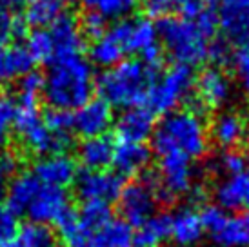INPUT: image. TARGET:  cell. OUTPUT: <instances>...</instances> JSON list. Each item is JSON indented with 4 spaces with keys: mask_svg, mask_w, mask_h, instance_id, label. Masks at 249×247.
Masks as SVG:
<instances>
[{
    "mask_svg": "<svg viewBox=\"0 0 249 247\" xmlns=\"http://www.w3.org/2000/svg\"><path fill=\"white\" fill-rule=\"evenodd\" d=\"M93 88L95 76L89 62L80 55L66 56L49 64L42 95L49 107L73 111L89 100Z\"/></svg>",
    "mask_w": 249,
    "mask_h": 247,
    "instance_id": "cell-1",
    "label": "cell"
},
{
    "mask_svg": "<svg viewBox=\"0 0 249 247\" xmlns=\"http://www.w3.org/2000/svg\"><path fill=\"white\" fill-rule=\"evenodd\" d=\"M153 151L157 155L182 153L187 158H202L208 151V127L202 115L191 109L171 111L153 131Z\"/></svg>",
    "mask_w": 249,
    "mask_h": 247,
    "instance_id": "cell-2",
    "label": "cell"
},
{
    "mask_svg": "<svg viewBox=\"0 0 249 247\" xmlns=\"http://www.w3.org/2000/svg\"><path fill=\"white\" fill-rule=\"evenodd\" d=\"M157 78V69L142 60H122L97 78L100 98L117 107H137L147 98L149 88Z\"/></svg>",
    "mask_w": 249,
    "mask_h": 247,
    "instance_id": "cell-3",
    "label": "cell"
},
{
    "mask_svg": "<svg viewBox=\"0 0 249 247\" xmlns=\"http://www.w3.org/2000/svg\"><path fill=\"white\" fill-rule=\"evenodd\" d=\"M157 33L160 46L166 49L177 64L198 66L208 60L209 38L195 20H187L182 17H162L157 24Z\"/></svg>",
    "mask_w": 249,
    "mask_h": 247,
    "instance_id": "cell-4",
    "label": "cell"
},
{
    "mask_svg": "<svg viewBox=\"0 0 249 247\" xmlns=\"http://www.w3.org/2000/svg\"><path fill=\"white\" fill-rule=\"evenodd\" d=\"M11 124H13L17 135L20 137L22 144L35 155H40V157L56 155V153H64L71 145V142L60 140L49 133L42 120L38 106L17 104V107H13Z\"/></svg>",
    "mask_w": 249,
    "mask_h": 247,
    "instance_id": "cell-5",
    "label": "cell"
},
{
    "mask_svg": "<svg viewBox=\"0 0 249 247\" xmlns=\"http://www.w3.org/2000/svg\"><path fill=\"white\" fill-rule=\"evenodd\" d=\"M195 86L193 68L186 64H175L160 78H155L149 88L145 104L153 113L167 115L186 100Z\"/></svg>",
    "mask_w": 249,
    "mask_h": 247,
    "instance_id": "cell-6",
    "label": "cell"
},
{
    "mask_svg": "<svg viewBox=\"0 0 249 247\" xmlns=\"http://www.w3.org/2000/svg\"><path fill=\"white\" fill-rule=\"evenodd\" d=\"M117 200L122 218L131 227L142 226L145 220L155 214L159 206L157 175H145L144 178L124 185Z\"/></svg>",
    "mask_w": 249,
    "mask_h": 247,
    "instance_id": "cell-7",
    "label": "cell"
},
{
    "mask_svg": "<svg viewBox=\"0 0 249 247\" xmlns=\"http://www.w3.org/2000/svg\"><path fill=\"white\" fill-rule=\"evenodd\" d=\"M75 194L80 202H115L120 196V191L124 187V178L118 173L107 171H91L84 169L80 175H76L75 180Z\"/></svg>",
    "mask_w": 249,
    "mask_h": 247,
    "instance_id": "cell-8",
    "label": "cell"
},
{
    "mask_svg": "<svg viewBox=\"0 0 249 247\" xmlns=\"http://www.w3.org/2000/svg\"><path fill=\"white\" fill-rule=\"evenodd\" d=\"M106 33L111 35L125 53L142 55L147 48L159 44L157 26L149 18H120Z\"/></svg>",
    "mask_w": 249,
    "mask_h": 247,
    "instance_id": "cell-9",
    "label": "cell"
},
{
    "mask_svg": "<svg viewBox=\"0 0 249 247\" xmlns=\"http://www.w3.org/2000/svg\"><path fill=\"white\" fill-rule=\"evenodd\" d=\"M216 24L228 44L249 49V0H220Z\"/></svg>",
    "mask_w": 249,
    "mask_h": 247,
    "instance_id": "cell-10",
    "label": "cell"
},
{
    "mask_svg": "<svg viewBox=\"0 0 249 247\" xmlns=\"http://www.w3.org/2000/svg\"><path fill=\"white\" fill-rule=\"evenodd\" d=\"M113 122L111 106L102 98H89L73 113V131L80 137L91 138L104 135Z\"/></svg>",
    "mask_w": 249,
    "mask_h": 247,
    "instance_id": "cell-11",
    "label": "cell"
},
{
    "mask_svg": "<svg viewBox=\"0 0 249 247\" xmlns=\"http://www.w3.org/2000/svg\"><path fill=\"white\" fill-rule=\"evenodd\" d=\"M68 207H70V200H68V193L64 191V187L42 184L24 214L33 224L44 226V224H53Z\"/></svg>",
    "mask_w": 249,
    "mask_h": 247,
    "instance_id": "cell-12",
    "label": "cell"
},
{
    "mask_svg": "<svg viewBox=\"0 0 249 247\" xmlns=\"http://www.w3.org/2000/svg\"><path fill=\"white\" fill-rule=\"evenodd\" d=\"M49 35H51L53 48H55L53 60L80 55V51L84 48V35L80 31V24H78V20H76L73 15H68V13L60 15L49 26Z\"/></svg>",
    "mask_w": 249,
    "mask_h": 247,
    "instance_id": "cell-13",
    "label": "cell"
},
{
    "mask_svg": "<svg viewBox=\"0 0 249 247\" xmlns=\"http://www.w3.org/2000/svg\"><path fill=\"white\" fill-rule=\"evenodd\" d=\"M118 140L145 142L155 131V113L149 107H127L115 124Z\"/></svg>",
    "mask_w": 249,
    "mask_h": 247,
    "instance_id": "cell-14",
    "label": "cell"
},
{
    "mask_svg": "<svg viewBox=\"0 0 249 247\" xmlns=\"http://www.w3.org/2000/svg\"><path fill=\"white\" fill-rule=\"evenodd\" d=\"M33 175L44 185L66 187V185L73 184V180H75L76 164L73 158L64 153L48 155L33 165Z\"/></svg>",
    "mask_w": 249,
    "mask_h": 247,
    "instance_id": "cell-15",
    "label": "cell"
},
{
    "mask_svg": "<svg viewBox=\"0 0 249 247\" xmlns=\"http://www.w3.org/2000/svg\"><path fill=\"white\" fill-rule=\"evenodd\" d=\"M195 88H196V98L206 109H216L224 106L231 93L229 78L224 75V71L216 68L204 69L195 80Z\"/></svg>",
    "mask_w": 249,
    "mask_h": 247,
    "instance_id": "cell-16",
    "label": "cell"
},
{
    "mask_svg": "<svg viewBox=\"0 0 249 247\" xmlns=\"http://www.w3.org/2000/svg\"><path fill=\"white\" fill-rule=\"evenodd\" d=\"M151 160V149L144 142H124L118 140L113 151V167L115 171L125 176H139Z\"/></svg>",
    "mask_w": 249,
    "mask_h": 247,
    "instance_id": "cell-17",
    "label": "cell"
},
{
    "mask_svg": "<svg viewBox=\"0 0 249 247\" xmlns=\"http://www.w3.org/2000/svg\"><path fill=\"white\" fill-rule=\"evenodd\" d=\"M33 56L29 55L26 46L6 44L0 48V84H9L18 80L33 69Z\"/></svg>",
    "mask_w": 249,
    "mask_h": 247,
    "instance_id": "cell-18",
    "label": "cell"
},
{
    "mask_svg": "<svg viewBox=\"0 0 249 247\" xmlns=\"http://www.w3.org/2000/svg\"><path fill=\"white\" fill-rule=\"evenodd\" d=\"M113 151H115L113 140L106 135H98V137L86 138L78 145V160L82 162L86 169L102 171V169H107L113 162Z\"/></svg>",
    "mask_w": 249,
    "mask_h": 247,
    "instance_id": "cell-19",
    "label": "cell"
},
{
    "mask_svg": "<svg viewBox=\"0 0 249 247\" xmlns=\"http://www.w3.org/2000/svg\"><path fill=\"white\" fill-rule=\"evenodd\" d=\"M204 227H202L198 211H195L191 207L178 209L175 214H171V236L175 244L182 247L195 246L202 238Z\"/></svg>",
    "mask_w": 249,
    "mask_h": 247,
    "instance_id": "cell-20",
    "label": "cell"
},
{
    "mask_svg": "<svg viewBox=\"0 0 249 247\" xmlns=\"http://www.w3.org/2000/svg\"><path fill=\"white\" fill-rule=\"evenodd\" d=\"M40 185L42 184L33 173L17 175L13 180H9V185H7V207H11L18 216L24 214L31 204V200L35 198V194L40 189Z\"/></svg>",
    "mask_w": 249,
    "mask_h": 247,
    "instance_id": "cell-21",
    "label": "cell"
},
{
    "mask_svg": "<svg viewBox=\"0 0 249 247\" xmlns=\"http://www.w3.org/2000/svg\"><path fill=\"white\" fill-rule=\"evenodd\" d=\"M211 137L220 147H236L246 137V124L235 113H224L214 118Z\"/></svg>",
    "mask_w": 249,
    "mask_h": 247,
    "instance_id": "cell-22",
    "label": "cell"
},
{
    "mask_svg": "<svg viewBox=\"0 0 249 247\" xmlns=\"http://www.w3.org/2000/svg\"><path fill=\"white\" fill-rule=\"evenodd\" d=\"M171 236V214L155 213L139 226L135 233V246L137 247H159Z\"/></svg>",
    "mask_w": 249,
    "mask_h": 247,
    "instance_id": "cell-23",
    "label": "cell"
},
{
    "mask_svg": "<svg viewBox=\"0 0 249 247\" xmlns=\"http://www.w3.org/2000/svg\"><path fill=\"white\" fill-rule=\"evenodd\" d=\"M249 189V173H238L229 176L226 182L218 185V189L214 193L216 204L224 211H236L244 207V198L248 194Z\"/></svg>",
    "mask_w": 249,
    "mask_h": 247,
    "instance_id": "cell-24",
    "label": "cell"
},
{
    "mask_svg": "<svg viewBox=\"0 0 249 247\" xmlns=\"http://www.w3.org/2000/svg\"><path fill=\"white\" fill-rule=\"evenodd\" d=\"M211 238L220 247H249V213L228 218Z\"/></svg>",
    "mask_w": 249,
    "mask_h": 247,
    "instance_id": "cell-25",
    "label": "cell"
},
{
    "mask_svg": "<svg viewBox=\"0 0 249 247\" xmlns=\"http://www.w3.org/2000/svg\"><path fill=\"white\" fill-rule=\"evenodd\" d=\"M66 0H26L24 22L33 28H46L64 13Z\"/></svg>",
    "mask_w": 249,
    "mask_h": 247,
    "instance_id": "cell-26",
    "label": "cell"
},
{
    "mask_svg": "<svg viewBox=\"0 0 249 247\" xmlns=\"http://www.w3.org/2000/svg\"><path fill=\"white\" fill-rule=\"evenodd\" d=\"M125 51L111 35L104 33L100 38L93 40L89 48V58L93 64H97L100 68H113L118 62H122Z\"/></svg>",
    "mask_w": 249,
    "mask_h": 247,
    "instance_id": "cell-27",
    "label": "cell"
},
{
    "mask_svg": "<svg viewBox=\"0 0 249 247\" xmlns=\"http://www.w3.org/2000/svg\"><path fill=\"white\" fill-rule=\"evenodd\" d=\"M98 240L102 247H133L135 233L133 227L122 218H111L100 231Z\"/></svg>",
    "mask_w": 249,
    "mask_h": 247,
    "instance_id": "cell-28",
    "label": "cell"
},
{
    "mask_svg": "<svg viewBox=\"0 0 249 247\" xmlns=\"http://www.w3.org/2000/svg\"><path fill=\"white\" fill-rule=\"evenodd\" d=\"M76 216H78V226L98 233L113 218V213L107 202L93 200V202H82V207L80 211H76Z\"/></svg>",
    "mask_w": 249,
    "mask_h": 247,
    "instance_id": "cell-29",
    "label": "cell"
},
{
    "mask_svg": "<svg viewBox=\"0 0 249 247\" xmlns=\"http://www.w3.org/2000/svg\"><path fill=\"white\" fill-rule=\"evenodd\" d=\"M86 11H95V13L102 15L104 18L111 20H120L122 17L131 13L137 7L139 0H80Z\"/></svg>",
    "mask_w": 249,
    "mask_h": 247,
    "instance_id": "cell-30",
    "label": "cell"
},
{
    "mask_svg": "<svg viewBox=\"0 0 249 247\" xmlns=\"http://www.w3.org/2000/svg\"><path fill=\"white\" fill-rule=\"evenodd\" d=\"M28 48L29 55L33 56L35 62H44L49 64L55 56V48H53V40H51V35L49 29L46 28H35L31 33L28 35Z\"/></svg>",
    "mask_w": 249,
    "mask_h": 247,
    "instance_id": "cell-31",
    "label": "cell"
},
{
    "mask_svg": "<svg viewBox=\"0 0 249 247\" xmlns=\"http://www.w3.org/2000/svg\"><path fill=\"white\" fill-rule=\"evenodd\" d=\"M46 127L49 129L51 135H55L60 140L71 142V133H73V113L66 109H55V107H49L46 111V115L42 117Z\"/></svg>",
    "mask_w": 249,
    "mask_h": 247,
    "instance_id": "cell-32",
    "label": "cell"
},
{
    "mask_svg": "<svg viewBox=\"0 0 249 247\" xmlns=\"http://www.w3.org/2000/svg\"><path fill=\"white\" fill-rule=\"evenodd\" d=\"M18 80H20V84H18V104L38 106L40 95L44 91V76L31 69Z\"/></svg>",
    "mask_w": 249,
    "mask_h": 247,
    "instance_id": "cell-33",
    "label": "cell"
},
{
    "mask_svg": "<svg viewBox=\"0 0 249 247\" xmlns=\"http://www.w3.org/2000/svg\"><path fill=\"white\" fill-rule=\"evenodd\" d=\"M20 233V220L7 204H0V247L17 240Z\"/></svg>",
    "mask_w": 249,
    "mask_h": 247,
    "instance_id": "cell-34",
    "label": "cell"
},
{
    "mask_svg": "<svg viewBox=\"0 0 249 247\" xmlns=\"http://www.w3.org/2000/svg\"><path fill=\"white\" fill-rule=\"evenodd\" d=\"M26 29H28V24L18 17H11L9 13L0 17V48L9 44L13 38L24 36Z\"/></svg>",
    "mask_w": 249,
    "mask_h": 247,
    "instance_id": "cell-35",
    "label": "cell"
},
{
    "mask_svg": "<svg viewBox=\"0 0 249 247\" xmlns=\"http://www.w3.org/2000/svg\"><path fill=\"white\" fill-rule=\"evenodd\" d=\"M198 216H200L202 227H204L211 236H213L218 229H222V226L226 224V220L229 218L228 214H226V211H224L220 206H213V204L202 206V209L198 211Z\"/></svg>",
    "mask_w": 249,
    "mask_h": 247,
    "instance_id": "cell-36",
    "label": "cell"
},
{
    "mask_svg": "<svg viewBox=\"0 0 249 247\" xmlns=\"http://www.w3.org/2000/svg\"><path fill=\"white\" fill-rule=\"evenodd\" d=\"M18 165H20V160L15 153H0V202L6 198L9 180H11L13 175H17Z\"/></svg>",
    "mask_w": 249,
    "mask_h": 247,
    "instance_id": "cell-37",
    "label": "cell"
},
{
    "mask_svg": "<svg viewBox=\"0 0 249 247\" xmlns=\"http://www.w3.org/2000/svg\"><path fill=\"white\" fill-rule=\"evenodd\" d=\"M80 31L86 36L97 40L107 31V18H104L102 15L95 13V11H86L82 17V22H80Z\"/></svg>",
    "mask_w": 249,
    "mask_h": 247,
    "instance_id": "cell-38",
    "label": "cell"
},
{
    "mask_svg": "<svg viewBox=\"0 0 249 247\" xmlns=\"http://www.w3.org/2000/svg\"><path fill=\"white\" fill-rule=\"evenodd\" d=\"M246 165H248L246 157H244L240 151H235V149L224 153V155L218 158V167H220V171L228 173L229 176L238 175V173H244L246 171Z\"/></svg>",
    "mask_w": 249,
    "mask_h": 247,
    "instance_id": "cell-39",
    "label": "cell"
},
{
    "mask_svg": "<svg viewBox=\"0 0 249 247\" xmlns=\"http://www.w3.org/2000/svg\"><path fill=\"white\" fill-rule=\"evenodd\" d=\"M233 68H235V75L240 88L249 96V49H240L233 56Z\"/></svg>",
    "mask_w": 249,
    "mask_h": 247,
    "instance_id": "cell-40",
    "label": "cell"
},
{
    "mask_svg": "<svg viewBox=\"0 0 249 247\" xmlns=\"http://www.w3.org/2000/svg\"><path fill=\"white\" fill-rule=\"evenodd\" d=\"M208 60H211L216 66H226L233 60V55H231V48L226 40H214L209 42V49H208Z\"/></svg>",
    "mask_w": 249,
    "mask_h": 247,
    "instance_id": "cell-41",
    "label": "cell"
},
{
    "mask_svg": "<svg viewBox=\"0 0 249 247\" xmlns=\"http://www.w3.org/2000/svg\"><path fill=\"white\" fill-rule=\"evenodd\" d=\"M11 120H13V104L0 93V149L6 144Z\"/></svg>",
    "mask_w": 249,
    "mask_h": 247,
    "instance_id": "cell-42",
    "label": "cell"
},
{
    "mask_svg": "<svg viewBox=\"0 0 249 247\" xmlns=\"http://www.w3.org/2000/svg\"><path fill=\"white\" fill-rule=\"evenodd\" d=\"M182 18H187V20H196L204 9H206V4L204 0H177V7Z\"/></svg>",
    "mask_w": 249,
    "mask_h": 247,
    "instance_id": "cell-43",
    "label": "cell"
},
{
    "mask_svg": "<svg viewBox=\"0 0 249 247\" xmlns=\"http://www.w3.org/2000/svg\"><path fill=\"white\" fill-rule=\"evenodd\" d=\"M177 2L175 0H145V13L155 18H162L175 11Z\"/></svg>",
    "mask_w": 249,
    "mask_h": 247,
    "instance_id": "cell-44",
    "label": "cell"
},
{
    "mask_svg": "<svg viewBox=\"0 0 249 247\" xmlns=\"http://www.w3.org/2000/svg\"><path fill=\"white\" fill-rule=\"evenodd\" d=\"M4 6H20V4H26V0H0Z\"/></svg>",
    "mask_w": 249,
    "mask_h": 247,
    "instance_id": "cell-45",
    "label": "cell"
},
{
    "mask_svg": "<svg viewBox=\"0 0 249 247\" xmlns=\"http://www.w3.org/2000/svg\"><path fill=\"white\" fill-rule=\"evenodd\" d=\"M204 4H206V6H218L220 0H204Z\"/></svg>",
    "mask_w": 249,
    "mask_h": 247,
    "instance_id": "cell-46",
    "label": "cell"
},
{
    "mask_svg": "<svg viewBox=\"0 0 249 247\" xmlns=\"http://www.w3.org/2000/svg\"><path fill=\"white\" fill-rule=\"evenodd\" d=\"M7 13V6H4L2 2H0V17H4Z\"/></svg>",
    "mask_w": 249,
    "mask_h": 247,
    "instance_id": "cell-47",
    "label": "cell"
},
{
    "mask_svg": "<svg viewBox=\"0 0 249 247\" xmlns=\"http://www.w3.org/2000/svg\"><path fill=\"white\" fill-rule=\"evenodd\" d=\"M2 247H22V246L17 240H15V242H11V244H7V246H2Z\"/></svg>",
    "mask_w": 249,
    "mask_h": 247,
    "instance_id": "cell-48",
    "label": "cell"
},
{
    "mask_svg": "<svg viewBox=\"0 0 249 247\" xmlns=\"http://www.w3.org/2000/svg\"><path fill=\"white\" fill-rule=\"evenodd\" d=\"M244 206L249 209V189H248V194H246V198H244Z\"/></svg>",
    "mask_w": 249,
    "mask_h": 247,
    "instance_id": "cell-49",
    "label": "cell"
},
{
    "mask_svg": "<svg viewBox=\"0 0 249 247\" xmlns=\"http://www.w3.org/2000/svg\"><path fill=\"white\" fill-rule=\"evenodd\" d=\"M246 133H249V122H248V127H246Z\"/></svg>",
    "mask_w": 249,
    "mask_h": 247,
    "instance_id": "cell-50",
    "label": "cell"
},
{
    "mask_svg": "<svg viewBox=\"0 0 249 247\" xmlns=\"http://www.w3.org/2000/svg\"><path fill=\"white\" fill-rule=\"evenodd\" d=\"M175 2H177V0H175Z\"/></svg>",
    "mask_w": 249,
    "mask_h": 247,
    "instance_id": "cell-51",
    "label": "cell"
}]
</instances>
